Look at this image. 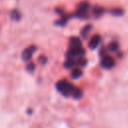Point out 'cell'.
<instances>
[{"instance_id": "6da1fadb", "label": "cell", "mask_w": 128, "mask_h": 128, "mask_svg": "<svg viewBox=\"0 0 128 128\" xmlns=\"http://www.w3.org/2000/svg\"><path fill=\"white\" fill-rule=\"evenodd\" d=\"M57 89L64 95H69L72 94L74 87L72 86L71 83H69L67 80H60L57 83Z\"/></svg>"}, {"instance_id": "7a4b0ae2", "label": "cell", "mask_w": 128, "mask_h": 128, "mask_svg": "<svg viewBox=\"0 0 128 128\" xmlns=\"http://www.w3.org/2000/svg\"><path fill=\"white\" fill-rule=\"evenodd\" d=\"M114 64H115V62H114V60H113V58H112V57H110V56H108V55L103 56L102 61H101V65H102L104 68L109 69V68L113 67V66H114Z\"/></svg>"}, {"instance_id": "3957f363", "label": "cell", "mask_w": 128, "mask_h": 128, "mask_svg": "<svg viewBox=\"0 0 128 128\" xmlns=\"http://www.w3.org/2000/svg\"><path fill=\"white\" fill-rule=\"evenodd\" d=\"M34 51H35V46H30V47L26 48L23 51V53H22V59L24 61L30 60V58H31V56H32V54H33Z\"/></svg>"}, {"instance_id": "277c9868", "label": "cell", "mask_w": 128, "mask_h": 128, "mask_svg": "<svg viewBox=\"0 0 128 128\" xmlns=\"http://www.w3.org/2000/svg\"><path fill=\"white\" fill-rule=\"evenodd\" d=\"M87 9H88V4L85 2V3H81L77 9V15L78 16H84L87 12Z\"/></svg>"}, {"instance_id": "5b68a950", "label": "cell", "mask_w": 128, "mask_h": 128, "mask_svg": "<svg viewBox=\"0 0 128 128\" xmlns=\"http://www.w3.org/2000/svg\"><path fill=\"white\" fill-rule=\"evenodd\" d=\"M99 42H100V36H99V35H94V36L91 38L90 42H89L90 48H96V47L98 46Z\"/></svg>"}, {"instance_id": "8992f818", "label": "cell", "mask_w": 128, "mask_h": 128, "mask_svg": "<svg viewBox=\"0 0 128 128\" xmlns=\"http://www.w3.org/2000/svg\"><path fill=\"white\" fill-rule=\"evenodd\" d=\"M80 47H82L80 40L78 38H76V37L71 38V40H70V48H80Z\"/></svg>"}, {"instance_id": "52a82bcc", "label": "cell", "mask_w": 128, "mask_h": 128, "mask_svg": "<svg viewBox=\"0 0 128 128\" xmlns=\"http://www.w3.org/2000/svg\"><path fill=\"white\" fill-rule=\"evenodd\" d=\"M82 75V71L79 69V68H74L73 70H72V72H71V76H72V78H79L80 76Z\"/></svg>"}, {"instance_id": "ba28073f", "label": "cell", "mask_w": 128, "mask_h": 128, "mask_svg": "<svg viewBox=\"0 0 128 128\" xmlns=\"http://www.w3.org/2000/svg\"><path fill=\"white\" fill-rule=\"evenodd\" d=\"M72 94H73V96H74V97H76V98H79V97L81 96V91H80L78 88H75V87H74V90H73Z\"/></svg>"}, {"instance_id": "9c48e42d", "label": "cell", "mask_w": 128, "mask_h": 128, "mask_svg": "<svg viewBox=\"0 0 128 128\" xmlns=\"http://www.w3.org/2000/svg\"><path fill=\"white\" fill-rule=\"evenodd\" d=\"M90 25H87V26H85L84 27V29H83V31H82V34L85 36V35H87V33L89 32V30H90Z\"/></svg>"}, {"instance_id": "30bf717a", "label": "cell", "mask_w": 128, "mask_h": 128, "mask_svg": "<svg viewBox=\"0 0 128 128\" xmlns=\"http://www.w3.org/2000/svg\"><path fill=\"white\" fill-rule=\"evenodd\" d=\"M33 69H34V64H33V63H30V64L27 66V70H29V71H33Z\"/></svg>"}, {"instance_id": "8fae6325", "label": "cell", "mask_w": 128, "mask_h": 128, "mask_svg": "<svg viewBox=\"0 0 128 128\" xmlns=\"http://www.w3.org/2000/svg\"><path fill=\"white\" fill-rule=\"evenodd\" d=\"M101 11H102L101 8H98V7H95V8H94V13H96V14H100Z\"/></svg>"}, {"instance_id": "7c38bea8", "label": "cell", "mask_w": 128, "mask_h": 128, "mask_svg": "<svg viewBox=\"0 0 128 128\" xmlns=\"http://www.w3.org/2000/svg\"><path fill=\"white\" fill-rule=\"evenodd\" d=\"M12 16H13V17H14V18H15V19H18V18H19V16H20V15H19V14H18V13H17V12H16V11H14V12H13V13H12Z\"/></svg>"}, {"instance_id": "4fadbf2b", "label": "cell", "mask_w": 128, "mask_h": 128, "mask_svg": "<svg viewBox=\"0 0 128 128\" xmlns=\"http://www.w3.org/2000/svg\"><path fill=\"white\" fill-rule=\"evenodd\" d=\"M117 48V43L115 44V43H112V45L110 46V49H112V50H115Z\"/></svg>"}]
</instances>
